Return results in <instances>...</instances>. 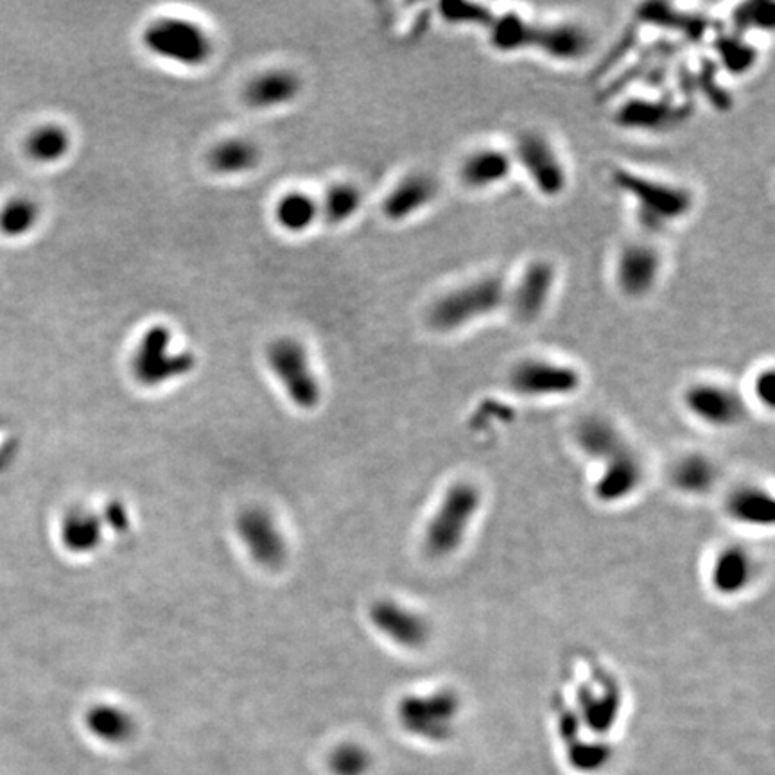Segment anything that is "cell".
I'll return each mask as SVG.
<instances>
[{"label": "cell", "mask_w": 775, "mask_h": 775, "mask_svg": "<svg viewBox=\"0 0 775 775\" xmlns=\"http://www.w3.org/2000/svg\"><path fill=\"white\" fill-rule=\"evenodd\" d=\"M506 279L499 273H479L444 289L426 311L427 327L438 334H456L503 311Z\"/></svg>", "instance_id": "1"}, {"label": "cell", "mask_w": 775, "mask_h": 775, "mask_svg": "<svg viewBox=\"0 0 775 775\" xmlns=\"http://www.w3.org/2000/svg\"><path fill=\"white\" fill-rule=\"evenodd\" d=\"M612 183L634 205L637 218L646 227L679 225L697 207V196L688 185L645 175L636 169H614Z\"/></svg>", "instance_id": "2"}, {"label": "cell", "mask_w": 775, "mask_h": 775, "mask_svg": "<svg viewBox=\"0 0 775 775\" xmlns=\"http://www.w3.org/2000/svg\"><path fill=\"white\" fill-rule=\"evenodd\" d=\"M483 508V492L469 479H458L445 490L424 528V549L431 558L456 555L471 535Z\"/></svg>", "instance_id": "3"}, {"label": "cell", "mask_w": 775, "mask_h": 775, "mask_svg": "<svg viewBox=\"0 0 775 775\" xmlns=\"http://www.w3.org/2000/svg\"><path fill=\"white\" fill-rule=\"evenodd\" d=\"M397 722L406 734L429 745H447L460 729L463 700L453 688L408 693L395 707Z\"/></svg>", "instance_id": "4"}, {"label": "cell", "mask_w": 775, "mask_h": 775, "mask_svg": "<svg viewBox=\"0 0 775 775\" xmlns=\"http://www.w3.org/2000/svg\"><path fill=\"white\" fill-rule=\"evenodd\" d=\"M515 171L528 180L533 191L546 200H558L569 189V167L566 158L546 131H519L510 146Z\"/></svg>", "instance_id": "5"}, {"label": "cell", "mask_w": 775, "mask_h": 775, "mask_svg": "<svg viewBox=\"0 0 775 775\" xmlns=\"http://www.w3.org/2000/svg\"><path fill=\"white\" fill-rule=\"evenodd\" d=\"M510 390L530 401H557L580 392L584 377L575 365L548 356H528L510 366Z\"/></svg>", "instance_id": "6"}, {"label": "cell", "mask_w": 775, "mask_h": 775, "mask_svg": "<svg viewBox=\"0 0 775 775\" xmlns=\"http://www.w3.org/2000/svg\"><path fill=\"white\" fill-rule=\"evenodd\" d=\"M558 268L546 257L526 262L515 279L506 280L503 311L517 325L530 327L544 318L558 286Z\"/></svg>", "instance_id": "7"}, {"label": "cell", "mask_w": 775, "mask_h": 775, "mask_svg": "<svg viewBox=\"0 0 775 775\" xmlns=\"http://www.w3.org/2000/svg\"><path fill=\"white\" fill-rule=\"evenodd\" d=\"M666 259L661 246L637 237L621 244L612 261V282L619 295L632 302L652 297L661 284Z\"/></svg>", "instance_id": "8"}, {"label": "cell", "mask_w": 775, "mask_h": 775, "mask_svg": "<svg viewBox=\"0 0 775 775\" xmlns=\"http://www.w3.org/2000/svg\"><path fill=\"white\" fill-rule=\"evenodd\" d=\"M171 331L166 325H153L142 334L131 358V374L137 383L155 388L191 374L196 358L189 350L169 352Z\"/></svg>", "instance_id": "9"}, {"label": "cell", "mask_w": 775, "mask_h": 775, "mask_svg": "<svg viewBox=\"0 0 775 775\" xmlns=\"http://www.w3.org/2000/svg\"><path fill=\"white\" fill-rule=\"evenodd\" d=\"M571 711L587 736L607 740L623 711V691L618 680L605 671H594L576 689Z\"/></svg>", "instance_id": "10"}, {"label": "cell", "mask_w": 775, "mask_h": 775, "mask_svg": "<svg viewBox=\"0 0 775 775\" xmlns=\"http://www.w3.org/2000/svg\"><path fill=\"white\" fill-rule=\"evenodd\" d=\"M266 361L291 402L300 410H314L320 404L322 386L300 341L288 336L271 341L266 350Z\"/></svg>", "instance_id": "11"}, {"label": "cell", "mask_w": 775, "mask_h": 775, "mask_svg": "<svg viewBox=\"0 0 775 775\" xmlns=\"http://www.w3.org/2000/svg\"><path fill=\"white\" fill-rule=\"evenodd\" d=\"M142 40L151 53L187 67H200L212 56V40L203 27L183 18L151 22Z\"/></svg>", "instance_id": "12"}, {"label": "cell", "mask_w": 775, "mask_h": 775, "mask_svg": "<svg viewBox=\"0 0 775 775\" xmlns=\"http://www.w3.org/2000/svg\"><path fill=\"white\" fill-rule=\"evenodd\" d=\"M689 417L713 429H731L747 418V402L734 386L720 381H695L682 392Z\"/></svg>", "instance_id": "13"}, {"label": "cell", "mask_w": 775, "mask_h": 775, "mask_svg": "<svg viewBox=\"0 0 775 775\" xmlns=\"http://www.w3.org/2000/svg\"><path fill=\"white\" fill-rule=\"evenodd\" d=\"M236 532L257 566L266 571H279L286 566L288 542L268 508H244L237 515Z\"/></svg>", "instance_id": "14"}, {"label": "cell", "mask_w": 775, "mask_h": 775, "mask_svg": "<svg viewBox=\"0 0 775 775\" xmlns=\"http://www.w3.org/2000/svg\"><path fill=\"white\" fill-rule=\"evenodd\" d=\"M368 619L381 636L411 652L426 648L433 636L431 623L422 612L393 598L375 600L368 609Z\"/></svg>", "instance_id": "15"}, {"label": "cell", "mask_w": 775, "mask_h": 775, "mask_svg": "<svg viewBox=\"0 0 775 775\" xmlns=\"http://www.w3.org/2000/svg\"><path fill=\"white\" fill-rule=\"evenodd\" d=\"M510 148L497 144H479L463 153L456 166V180L465 191L490 192L503 187L515 175Z\"/></svg>", "instance_id": "16"}, {"label": "cell", "mask_w": 775, "mask_h": 775, "mask_svg": "<svg viewBox=\"0 0 775 775\" xmlns=\"http://www.w3.org/2000/svg\"><path fill=\"white\" fill-rule=\"evenodd\" d=\"M532 49L548 60L571 65L585 60L593 49L591 31L575 20L535 22Z\"/></svg>", "instance_id": "17"}, {"label": "cell", "mask_w": 775, "mask_h": 775, "mask_svg": "<svg viewBox=\"0 0 775 775\" xmlns=\"http://www.w3.org/2000/svg\"><path fill=\"white\" fill-rule=\"evenodd\" d=\"M645 481V463L628 445L621 453L601 463L594 479L593 494L601 505H619L636 494Z\"/></svg>", "instance_id": "18"}, {"label": "cell", "mask_w": 775, "mask_h": 775, "mask_svg": "<svg viewBox=\"0 0 775 775\" xmlns=\"http://www.w3.org/2000/svg\"><path fill=\"white\" fill-rule=\"evenodd\" d=\"M440 196V182L429 171H411L393 185L381 203L384 218L402 223L429 209Z\"/></svg>", "instance_id": "19"}, {"label": "cell", "mask_w": 775, "mask_h": 775, "mask_svg": "<svg viewBox=\"0 0 775 775\" xmlns=\"http://www.w3.org/2000/svg\"><path fill=\"white\" fill-rule=\"evenodd\" d=\"M758 576L756 558L741 544H727L716 551L709 566V585L722 598H738L747 593Z\"/></svg>", "instance_id": "20"}, {"label": "cell", "mask_w": 775, "mask_h": 775, "mask_svg": "<svg viewBox=\"0 0 775 775\" xmlns=\"http://www.w3.org/2000/svg\"><path fill=\"white\" fill-rule=\"evenodd\" d=\"M575 442L585 458L600 465L630 445L621 429L603 415H585L576 424Z\"/></svg>", "instance_id": "21"}, {"label": "cell", "mask_w": 775, "mask_h": 775, "mask_svg": "<svg viewBox=\"0 0 775 775\" xmlns=\"http://www.w3.org/2000/svg\"><path fill=\"white\" fill-rule=\"evenodd\" d=\"M725 514L741 526L770 528L775 521L774 496L759 485H740L725 497Z\"/></svg>", "instance_id": "22"}, {"label": "cell", "mask_w": 775, "mask_h": 775, "mask_svg": "<svg viewBox=\"0 0 775 775\" xmlns=\"http://www.w3.org/2000/svg\"><path fill=\"white\" fill-rule=\"evenodd\" d=\"M567 767L575 774L598 775L612 765L614 749L607 740L587 736L585 732H567L560 736Z\"/></svg>", "instance_id": "23"}, {"label": "cell", "mask_w": 775, "mask_h": 775, "mask_svg": "<svg viewBox=\"0 0 775 775\" xmlns=\"http://www.w3.org/2000/svg\"><path fill=\"white\" fill-rule=\"evenodd\" d=\"M718 479H720L718 463L707 454H684L671 465V485L684 496H707L716 487Z\"/></svg>", "instance_id": "24"}, {"label": "cell", "mask_w": 775, "mask_h": 775, "mask_svg": "<svg viewBox=\"0 0 775 775\" xmlns=\"http://www.w3.org/2000/svg\"><path fill=\"white\" fill-rule=\"evenodd\" d=\"M302 83L297 74L289 70H270L252 79L244 88V101L252 108H275L288 105L300 94Z\"/></svg>", "instance_id": "25"}, {"label": "cell", "mask_w": 775, "mask_h": 775, "mask_svg": "<svg viewBox=\"0 0 775 775\" xmlns=\"http://www.w3.org/2000/svg\"><path fill=\"white\" fill-rule=\"evenodd\" d=\"M103 517L78 506L69 510L61 521V542L63 546L76 553V555H88L96 551L103 542Z\"/></svg>", "instance_id": "26"}, {"label": "cell", "mask_w": 775, "mask_h": 775, "mask_svg": "<svg viewBox=\"0 0 775 775\" xmlns=\"http://www.w3.org/2000/svg\"><path fill=\"white\" fill-rule=\"evenodd\" d=\"M679 110L659 99H630L616 112V122L634 131H662L675 126Z\"/></svg>", "instance_id": "27"}, {"label": "cell", "mask_w": 775, "mask_h": 775, "mask_svg": "<svg viewBox=\"0 0 775 775\" xmlns=\"http://www.w3.org/2000/svg\"><path fill=\"white\" fill-rule=\"evenodd\" d=\"M533 26L535 22L521 13L494 15L487 27L488 44L501 54L532 49Z\"/></svg>", "instance_id": "28"}, {"label": "cell", "mask_w": 775, "mask_h": 775, "mask_svg": "<svg viewBox=\"0 0 775 775\" xmlns=\"http://www.w3.org/2000/svg\"><path fill=\"white\" fill-rule=\"evenodd\" d=\"M261 151L246 139L219 142L209 153V164L219 175H239L259 166Z\"/></svg>", "instance_id": "29"}, {"label": "cell", "mask_w": 775, "mask_h": 775, "mask_svg": "<svg viewBox=\"0 0 775 775\" xmlns=\"http://www.w3.org/2000/svg\"><path fill=\"white\" fill-rule=\"evenodd\" d=\"M27 157L38 164H54L70 151L69 131L58 124L38 126L24 142Z\"/></svg>", "instance_id": "30"}, {"label": "cell", "mask_w": 775, "mask_h": 775, "mask_svg": "<svg viewBox=\"0 0 775 775\" xmlns=\"http://www.w3.org/2000/svg\"><path fill=\"white\" fill-rule=\"evenodd\" d=\"M40 221L38 203L24 196L11 198L0 207V234L9 239H18L33 232Z\"/></svg>", "instance_id": "31"}, {"label": "cell", "mask_w": 775, "mask_h": 775, "mask_svg": "<svg viewBox=\"0 0 775 775\" xmlns=\"http://www.w3.org/2000/svg\"><path fill=\"white\" fill-rule=\"evenodd\" d=\"M275 218L288 232H304L318 218V205L305 192H289L277 203Z\"/></svg>", "instance_id": "32"}, {"label": "cell", "mask_w": 775, "mask_h": 775, "mask_svg": "<svg viewBox=\"0 0 775 775\" xmlns=\"http://www.w3.org/2000/svg\"><path fill=\"white\" fill-rule=\"evenodd\" d=\"M87 725L90 731L106 741H122L133 732L131 716L121 707L96 706L88 711Z\"/></svg>", "instance_id": "33"}, {"label": "cell", "mask_w": 775, "mask_h": 775, "mask_svg": "<svg viewBox=\"0 0 775 775\" xmlns=\"http://www.w3.org/2000/svg\"><path fill=\"white\" fill-rule=\"evenodd\" d=\"M363 205V194L352 183H336L325 194L322 203L323 218L331 225H340L358 214Z\"/></svg>", "instance_id": "34"}, {"label": "cell", "mask_w": 775, "mask_h": 775, "mask_svg": "<svg viewBox=\"0 0 775 775\" xmlns=\"http://www.w3.org/2000/svg\"><path fill=\"white\" fill-rule=\"evenodd\" d=\"M334 765L343 774L358 775L363 774L366 768H368L370 758H368V752L363 747L350 743V745H343V747L336 750Z\"/></svg>", "instance_id": "35"}, {"label": "cell", "mask_w": 775, "mask_h": 775, "mask_svg": "<svg viewBox=\"0 0 775 775\" xmlns=\"http://www.w3.org/2000/svg\"><path fill=\"white\" fill-rule=\"evenodd\" d=\"M752 395L754 399L765 406L768 410H772L775 404V370L772 366L767 368H761L754 381H752Z\"/></svg>", "instance_id": "36"}, {"label": "cell", "mask_w": 775, "mask_h": 775, "mask_svg": "<svg viewBox=\"0 0 775 775\" xmlns=\"http://www.w3.org/2000/svg\"><path fill=\"white\" fill-rule=\"evenodd\" d=\"M103 517V523L114 530L117 533H126L130 528V514L126 510V506L122 505L121 501H112L108 503L105 508V514Z\"/></svg>", "instance_id": "37"}]
</instances>
